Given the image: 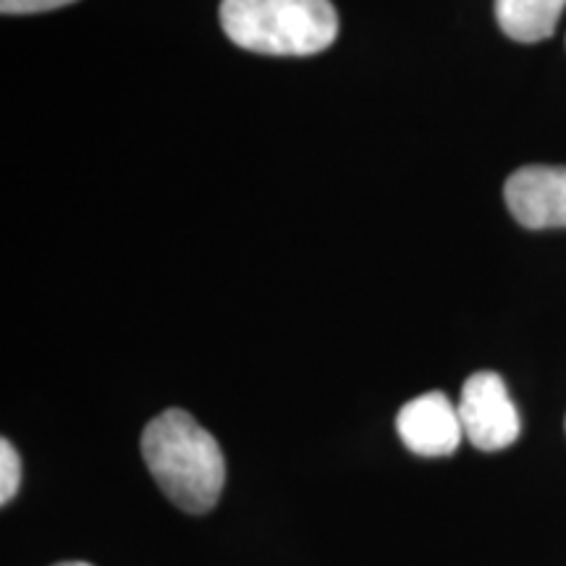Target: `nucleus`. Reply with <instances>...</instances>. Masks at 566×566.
Instances as JSON below:
<instances>
[{
    "mask_svg": "<svg viewBox=\"0 0 566 566\" xmlns=\"http://www.w3.org/2000/svg\"><path fill=\"white\" fill-rule=\"evenodd\" d=\"M21 485V459L9 438L0 441V504H9Z\"/></svg>",
    "mask_w": 566,
    "mask_h": 566,
    "instance_id": "nucleus-7",
    "label": "nucleus"
},
{
    "mask_svg": "<svg viewBox=\"0 0 566 566\" xmlns=\"http://www.w3.org/2000/svg\"><path fill=\"white\" fill-rule=\"evenodd\" d=\"M142 457L155 483L181 512L205 514L221 499L226 483L221 446L184 409H166L147 422Z\"/></svg>",
    "mask_w": 566,
    "mask_h": 566,
    "instance_id": "nucleus-1",
    "label": "nucleus"
},
{
    "mask_svg": "<svg viewBox=\"0 0 566 566\" xmlns=\"http://www.w3.org/2000/svg\"><path fill=\"white\" fill-rule=\"evenodd\" d=\"M218 17L233 45L263 55H315L338 34L331 0H223Z\"/></svg>",
    "mask_w": 566,
    "mask_h": 566,
    "instance_id": "nucleus-2",
    "label": "nucleus"
},
{
    "mask_svg": "<svg viewBox=\"0 0 566 566\" xmlns=\"http://www.w3.org/2000/svg\"><path fill=\"white\" fill-rule=\"evenodd\" d=\"M55 566H92L87 562H63V564H55Z\"/></svg>",
    "mask_w": 566,
    "mask_h": 566,
    "instance_id": "nucleus-9",
    "label": "nucleus"
},
{
    "mask_svg": "<svg viewBox=\"0 0 566 566\" xmlns=\"http://www.w3.org/2000/svg\"><path fill=\"white\" fill-rule=\"evenodd\" d=\"M566 0H495V19L506 38L541 42L554 34Z\"/></svg>",
    "mask_w": 566,
    "mask_h": 566,
    "instance_id": "nucleus-6",
    "label": "nucleus"
},
{
    "mask_svg": "<svg viewBox=\"0 0 566 566\" xmlns=\"http://www.w3.org/2000/svg\"><path fill=\"white\" fill-rule=\"evenodd\" d=\"M457 409L464 438L480 451H501L520 438V412L501 375L488 370L470 375Z\"/></svg>",
    "mask_w": 566,
    "mask_h": 566,
    "instance_id": "nucleus-3",
    "label": "nucleus"
},
{
    "mask_svg": "<svg viewBox=\"0 0 566 566\" xmlns=\"http://www.w3.org/2000/svg\"><path fill=\"white\" fill-rule=\"evenodd\" d=\"M396 430L401 443L417 457H449L464 438L459 409L441 391H428L401 407Z\"/></svg>",
    "mask_w": 566,
    "mask_h": 566,
    "instance_id": "nucleus-5",
    "label": "nucleus"
},
{
    "mask_svg": "<svg viewBox=\"0 0 566 566\" xmlns=\"http://www.w3.org/2000/svg\"><path fill=\"white\" fill-rule=\"evenodd\" d=\"M506 208L525 229H566V168L525 166L509 176Z\"/></svg>",
    "mask_w": 566,
    "mask_h": 566,
    "instance_id": "nucleus-4",
    "label": "nucleus"
},
{
    "mask_svg": "<svg viewBox=\"0 0 566 566\" xmlns=\"http://www.w3.org/2000/svg\"><path fill=\"white\" fill-rule=\"evenodd\" d=\"M71 3H76V0H0V11L6 17H11V13H42L63 9V6Z\"/></svg>",
    "mask_w": 566,
    "mask_h": 566,
    "instance_id": "nucleus-8",
    "label": "nucleus"
}]
</instances>
